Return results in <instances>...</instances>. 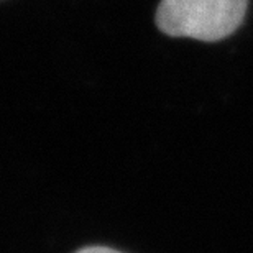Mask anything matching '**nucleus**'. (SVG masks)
Masks as SVG:
<instances>
[{
    "mask_svg": "<svg viewBox=\"0 0 253 253\" xmlns=\"http://www.w3.org/2000/svg\"><path fill=\"white\" fill-rule=\"evenodd\" d=\"M249 0H161L156 27L173 38L215 43L242 27Z\"/></svg>",
    "mask_w": 253,
    "mask_h": 253,
    "instance_id": "1",
    "label": "nucleus"
},
{
    "mask_svg": "<svg viewBox=\"0 0 253 253\" xmlns=\"http://www.w3.org/2000/svg\"><path fill=\"white\" fill-rule=\"evenodd\" d=\"M76 253H122V252L114 250V249H109V247L92 245V247H84V249L78 250Z\"/></svg>",
    "mask_w": 253,
    "mask_h": 253,
    "instance_id": "2",
    "label": "nucleus"
}]
</instances>
